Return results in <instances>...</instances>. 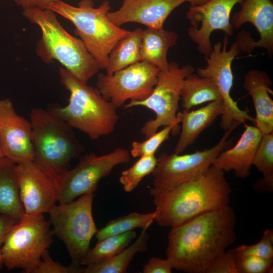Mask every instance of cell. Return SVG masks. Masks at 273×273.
I'll list each match as a JSON object with an SVG mask.
<instances>
[{
    "label": "cell",
    "instance_id": "28",
    "mask_svg": "<svg viewBox=\"0 0 273 273\" xmlns=\"http://www.w3.org/2000/svg\"><path fill=\"white\" fill-rule=\"evenodd\" d=\"M156 215L155 210L148 213L133 212L112 220L103 228L97 230L96 238L100 240L106 237L134 231L137 228L143 229L147 225L153 223Z\"/></svg>",
    "mask_w": 273,
    "mask_h": 273
},
{
    "label": "cell",
    "instance_id": "18",
    "mask_svg": "<svg viewBox=\"0 0 273 273\" xmlns=\"http://www.w3.org/2000/svg\"><path fill=\"white\" fill-rule=\"evenodd\" d=\"M186 0H123L117 10L109 12L108 17L120 27L128 23H137L147 28H162L171 12Z\"/></svg>",
    "mask_w": 273,
    "mask_h": 273
},
{
    "label": "cell",
    "instance_id": "32",
    "mask_svg": "<svg viewBox=\"0 0 273 273\" xmlns=\"http://www.w3.org/2000/svg\"><path fill=\"white\" fill-rule=\"evenodd\" d=\"M237 257L255 256L273 259V231L265 230L261 240L251 245H242L234 248Z\"/></svg>",
    "mask_w": 273,
    "mask_h": 273
},
{
    "label": "cell",
    "instance_id": "33",
    "mask_svg": "<svg viewBox=\"0 0 273 273\" xmlns=\"http://www.w3.org/2000/svg\"><path fill=\"white\" fill-rule=\"evenodd\" d=\"M236 257L239 273H266L272 271L273 259L255 256Z\"/></svg>",
    "mask_w": 273,
    "mask_h": 273
},
{
    "label": "cell",
    "instance_id": "24",
    "mask_svg": "<svg viewBox=\"0 0 273 273\" xmlns=\"http://www.w3.org/2000/svg\"><path fill=\"white\" fill-rule=\"evenodd\" d=\"M184 109L215 101H222L221 95L216 85L209 78L194 73L184 80L180 94Z\"/></svg>",
    "mask_w": 273,
    "mask_h": 273
},
{
    "label": "cell",
    "instance_id": "23",
    "mask_svg": "<svg viewBox=\"0 0 273 273\" xmlns=\"http://www.w3.org/2000/svg\"><path fill=\"white\" fill-rule=\"evenodd\" d=\"M16 164L6 157L0 160V215L19 220L25 211L20 196Z\"/></svg>",
    "mask_w": 273,
    "mask_h": 273
},
{
    "label": "cell",
    "instance_id": "7",
    "mask_svg": "<svg viewBox=\"0 0 273 273\" xmlns=\"http://www.w3.org/2000/svg\"><path fill=\"white\" fill-rule=\"evenodd\" d=\"M50 225L43 214L25 213L4 238L1 251L4 266L9 270L20 268L33 273L53 241Z\"/></svg>",
    "mask_w": 273,
    "mask_h": 273
},
{
    "label": "cell",
    "instance_id": "19",
    "mask_svg": "<svg viewBox=\"0 0 273 273\" xmlns=\"http://www.w3.org/2000/svg\"><path fill=\"white\" fill-rule=\"evenodd\" d=\"M262 135L255 126L245 124L244 130L236 144L222 151L213 165L223 172L234 171L239 178L247 177Z\"/></svg>",
    "mask_w": 273,
    "mask_h": 273
},
{
    "label": "cell",
    "instance_id": "13",
    "mask_svg": "<svg viewBox=\"0 0 273 273\" xmlns=\"http://www.w3.org/2000/svg\"><path fill=\"white\" fill-rule=\"evenodd\" d=\"M159 69L139 61L111 74H98L96 87L103 97L117 109L128 100L142 101L152 92Z\"/></svg>",
    "mask_w": 273,
    "mask_h": 273
},
{
    "label": "cell",
    "instance_id": "12",
    "mask_svg": "<svg viewBox=\"0 0 273 273\" xmlns=\"http://www.w3.org/2000/svg\"><path fill=\"white\" fill-rule=\"evenodd\" d=\"M130 156L129 151L122 147L103 155L90 153L82 156L75 167L59 180L58 201L68 203L85 194L93 193L102 178L116 166L129 162Z\"/></svg>",
    "mask_w": 273,
    "mask_h": 273
},
{
    "label": "cell",
    "instance_id": "31",
    "mask_svg": "<svg viewBox=\"0 0 273 273\" xmlns=\"http://www.w3.org/2000/svg\"><path fill=\"white\" fill-rule=\"evenodd\" d=\"M176 117L175 121L164 126L161 130L146 138L145 141H133L129 151L130 156L136 158L144 155H155L160 146L168 139L170 133L175 135L179 132L180 120L177 116Z\"/></svg>",
    "mask_w": 273,
    "mask_h": 273
},
{
    "label": "cell",
    "instance_id": "38",
    "mask_svg": "<svg viewBox=\"0 0 273 273\" xmlns=\"http://www.w3.org/2000/svg\"><path fill=\"white\" fill-rule=\"evenodd\" d=\"M54 0H14L16 4L23 9L30 8L44 9Z\"/></svg>",
    "mask_w": 273,
    "mask_h": 273
},
{
    "label": "cell",
    "instance_id": "4",
    "mask_svg": "<svg viewBox=\"0 0 273 273\" xmlns=\"http://www.w3.org/2000/svg\"><path fill=\"white\" fill-rule=\"evenodd\" d=\"M22 14L40 29L41 37L37 45L36 53L42 61L47 63L57 61L85 83L99 72L98 63L82 41L64 29L54 11L34 7L23 9Z\"/></svg>",
    "mask_w": 273,
    "mask_h": 273
},
{
    "label": "cell",
    "instance_id": "29",
    "mask_svg": "<svg viewBox=\"0 0 273 273\" xmlns=\"http://www.w3.org/2000/svg\"><path fill=\"white\" fill-rule=\"evenodd\" d=\"M263 178L259 182L262 190H273V132L262 135L253 162Z\"/></svg>",
    "mask_w": 273,
    "mask_h": 273
},
{
    "label": "cell",
    "instance_id": "15",
    "mask_svg": "<svg viewBox=\"0 0 273 273\" xmlns=\"http://www.w3.org/2000/svg\"><path fill=\"white\" fill-rule=\"evenodd\" d=\"M15 171L25 213H48L58 201V181L32 161L16 164Z\"/></svg>",
    "mask_w": 273,
    "mask_h": 273
},
{
    "label": "cell",
    "instance_id": "2",
    "mask_svg": "<svg viewBox=\"0 0 273 273\" xmlns=\"http://www.w3.org/2000/svg\"><path fill=\"white\" fill-rule=\"evenodd\" d=\"M232 189L224 172L212 165L201 177L161 192H150L161 226L174 227L202 213L230 205Z\"/></svg>",
    "mask_w": 273,
    "mask_h": 273
},
{
    "label": "cell",
    "instance_id": "25",
    "mask_svg": "<svg viewBox=\"0 0 273 273\" xmlns=\"http://www.w3.org/2000/svg\"><path fill=\"white\" fill-rule=\"evenodd\" d=\"M144 29L138 28L120 39L111 50L105 69L106 73L115 72L141 61L140 50Z\"/></svg>",
    "mask_w": 273,
    "mask_h": 273
},
{
    "label": "cell",
    "instance_id": "11",
    "mask_svg": "<svg viewBox=\"0 0 273 273\" xmlns=\"http://www.w3.org/2000/svg\"><path fill=\"white\" fill-rule=\"evenodd\" d=\"M228 42V36L225 34L223 42H217L205 56L206 65L199 68L196 71L199 76L211 79L221 95L223 110L220 124L224 130H228L235 122L244 123L249 121L255 123V119L249 114L248 109H241L231 95L234 83L232 65L241 51L235 41L227 49Z\"/></svg>",
    "mask_w": 273,
    "mask_h": 273
},
{
    "label": "cell",
    "instance_id": "9",
    "mask_svg": "<svg viewBox=\"0 0 273 273\" xmlns=\"http://www.w3.org/2000/svg\"><path fill=\"white\" fill-rule=\"evenodd\" d=\"M240 124L238 121L234 122L225 130L219 141L209 149L186 154H161L151 174L153 187L150 193L164 191L201 177L213 165L218 155L232 146L234 138H229V136Z\"/></svg>",
    "mask_w": 273,
    "mask_h": 273
},
{
    "label": "cell",
    "instance_id": "30",
    "mask_svg": "<svg viewBox=\"0 0 273 273\" xmlns=\"http://www.w3.org/2000/svg\"><path fill=\"white\" fill-rule=\"evenodd\" d=\"M158 159L155 155H144L130 167L123 170L119 177V182L126 192L133 191L146 176L154 171Z\"/></svg>",
    "mask_w": 273,
    "mask_h": 273
},
{
    "label": "cell",
    "instance_id": "36",
    "mask_svg": "<svg viewBox=\"0 0 273 273\" xmlns=\"http://www.w3.org/2000/svg\"><path fill=\"white\" fill-rule=\"evenodd\" d=\"M173 268L171 262L166 258L152 257L145 265L144 273H171Z\"/></svg>",
    "mask_w": 273,
    "mask_h": 273
},
{
    "label": "cell",
    "instance_id": "40",
    "mask_svg": "<svg viewBox=\"0 0 273 273\" xmlns=\"http://www.w3.org/2000/svg\"><path fill=\"white\" fill-rule=\"evenodd\" d=\"M4 157L0 142V160Z\"/></svg>",
    "mask_w": 273,
    "mask_h": 273
},
{
    "label": "cell",
    "instance_id": "34",
    "mask_svg": "<svg viewBox=\"0 0 273 273\" xmlns=\"http://www.w3.org/2000/svg\"><path fill=\"white\" fill-rule=\"evenodd\" d=\"M83 269L81 265L71 263L66 266L55 261L47 249L42 254L41 261L33 273H82Z\"/></svg>",
    "mask_w": 273,
    "mask_h": 273
},
{
    "label": "cell",
    "instance_id": "37",
    "mask_svg": "<svg viewBox=\"0 0 273 273\" xmlns=\"http://www.w3.org/2000/svg\"><path fill=\"white\" fill-rule=\"evenodd\" d=\"M18 221L9 216L0 215V271L4 266L1 251L4 238L10 228Z\"/></svg>",
    "mask_w": 273,
    "mask_h": 273
},
{
    "label": "cell",
    "instance_id": "5",
    "mask_svg": "<svg viewBox=\"0 0 273 273\" xmlns=\"http://www.w3.org/2000/svg\"><path fill=\"white\" fill-rule=\"evenodd\" d=\"M34 162L58 183L72 160L84 151L73 128L47 109L33 108L29 115Z\"/></svg>",
    "mask_w": 273,
    "mask_h": 273
},
{
    "label": "cell",
    "instance_id": "16",
    "mask_svg": "<svg viewBox=\"0 0 273 273\" xmlns=\"http://www.w3.org/2000/svg\"><path fill=\"white\" fill-rule=\"evenodd\" d=\"M240 10L232 17L234 28H240L246 23H251L259 34L257 40L250 33L242 31L235 42L241 52L250 53L256 48H263L271 54L273 52V3L271 0H244Z\"/></svg>",
    "mask_w": 273,
    "mask_h": 273
},
{
    "label": "cell",
    "instance_id": "20",
    "mask_svg": "<svg viewBox=\"0 0 273 273\" xmlns=\"http://www.w3.org/2000/svg\"><path fill=\"white\" fill-rule=\"evenodd\" d=\"M272 81L264 71L252 69L244 77L243 86L252 98L255 110V126L262 135L273 132Z\"/></svg>",
    "mask_w": 273,
    "mask_h": 273
},
{
    "label": "cell",
    "instance_id": "6",
    "mask_svg": "<svg viewBox=\"0 0 273 273\" xmlns=\"http://www.w3.org/2000/svg\"><path fill=\"white\" fill-rule=\"evenodd\" d=\"M45 8L52 10L74 25V33L80 38L100 69H105L109 55L115 44L131 31L110 21L108 13L111 8L107 1L95 8L92 0H81L78 6L62 0H54Z\"/></svg>",
    "mask_w": 273,
    "mask_h": 273
},
{
    "label": "cell",
    "instance_id": "41",
    "mask_svg": "<svg viewBox=\"0 0 273 273\" xmlns=\"http://www.w3.org/2000/svg\"><path fill=\"white\" fill-rule=\"evenodd\" d=\"M272 1V0H271Z\"/></svg>",
    "mask_w": 273,
    "mask_h": 273
},
{
    "label": "cell",
    "instance_id": "26",
    "mask_svg": "<svg viewBox=\"0 0 273 273\" xmlns=\"http://www.w3.org/2000/svg\"><path fill=\"white\" fill-rule=\"evenodd\" d=\"M151 225L142 229L137 239L110 259L86 266L82 273H124L137 253L145 252L148 248L149 235L147 230Z\"/></svg>",
    "mask_w": 273,
    "mask_h": 273
},
{
    "label": "cell",
    "instance_id": "39",
    "mask_svg": "<svg viewBox=\"0 0 273 273\" xmlns=\"http://www.w3.org/2000/svg\"><path fill=\"white\" fill-rule=\"evenodd\" d=\"M210 0H186V2H188L190 6H199L204 4Z\"/></svg>",
    "mask_w": 273,
    "mask_h": 273
},
{
    "label": "cell",
    "instance_id": "35",
    "mask_svg": "<svg viewBox=\"0 0 273 273\" xmlns=\"http://www.w3.org/2000/svg\"><path fill=\"white\" fill-rule=\"evenodd\" d=\"M208 273H239L234 249L225 250L214 260Z\"/></svg>",
    "mask_w": 273,
    "mask_h": 273
},
{
    "label": "cell",
    "instance_id": "14",
    "mask_svg": "<svg viewBox=\"0 0 273 273\" xmlns=\"http://www.w3.org/2000/svg\"><path fill=\"white\" fill-rule=\"evenodd\" d=\"M244 0H210L199 6H191L187 12L190 22L188 34L202 54L207 56L212 50V33L221 30L228 36L233 34L231 14L234 7Z\"/></svg>",
    "mask_w": 273,
    "mask_h": 273
},
{
    "label": "cell",
    "instance_id": "1",
    "mask_svg": "<svg viewBox=\"0 0 273 273\" xmlns=\"http://www.w3.org/2000/svg\"><path fill=\"white\" fill-rule=\"evenodd\" d=\"M236 215L229 205L171 228L166 249L173 268L208 273L215 259L236 239Z\"/></svg>",
    "mask_w": 273,
    "mask_h": 273
},
{
    "label": "cell",
    "instance_id": "3",
    "mask_svg": "<svg viewBox=\"0 0 273 273\" xmlns=\"http://www.w3.org/2000/svg\"><path fill=\"white\" fill-rule=\"evenodd\" d=\"M59 73L61 83L70 93L68 103L47 109L92 140L112 133L119 119L117 108L97 87L80 81L63 67Z\"/></svg>",
    "mask_w": 273,
    "mask_h": 273
},
{
    "label": "cell",
    "instance_id": "21",
    "mask_svg": "<svg viewBox=\"0 0 273 273\" xmlns=\"http://www.w3.org/2000/svg\"><path fill=\"white\" fill-rule=\"evenodd\" d=\"M223 110L222 101H215L195 110L184 109L178 112L181 128L174 153L181 154L192 145L201 132L220 116Z\"/></svg>",
    "mask_w": 273,
    "mask_h": 273
},
{
    "label": "cell",
    "instance_id": "22",
    "mask_svg": "<svg viewBox=\"0 0 273 273\" xmlns=\"http://www.w3.org/2000/svg\"><path fill=\"white\" fill-rule=\"evenodd\" d=\"M178 39L177 34L162 28H147L142 34L140 60L156 67L159 70L166 69L169 49L174 47Z\"/></svg>",
    "mask_w": 273,
    "mask_h": 273
},
{
    "label": "cell",
    "instance_id": "10",
    "mask_svg": "<svg viewBox=\"0 0 273 273\" xmlns=\"http://www.w3.org/2000/svg\"><path fill=\"white\" fill-rule=\"evenodd\" d=\"M194 72L191 65L180 67L175 61L169 62L166 69L159 70L157 82L148 97L129 101L123 106L124 109L143 107L154 112L155 118L146 121L141 128V133L145 138L176 120L184 80Z\"/></svg>",
    "mask_w": 273,
    "mask_h": 273
},
{
    "label": "cell",
    "instance_id": "27",
    "mask_svg": "<svg viewBox=\"0 0 273 273\" xmlns=\"http://www.w3.org/2000/svg\"><path fill=\"white\" fill-rule=\"evenodd\" d=\"M135 231L112 236L98 240L84 256L81 265H89L108 260L128 246L136 237Z\"/></svg>",
    "mask_w": 273,
    "mask_h": 273
},
{
    "label": "cell",
    "instance_id": "8",
    "mask_svg": "<svg viewBox=\"0 0 273 273\" xmlns=\"http://www.w3.org/2000/svg\"><path fill=\"white\" fill-rule=\"evenodd\" d=\"M94 194H85L76 200L55 205L48 213L54 235L65 244L72 263L81 265L98 230L93 215Z\"/></svg>",
    "mask_w": 273,
    "mask_h": 273
},
{
    "label": "cell",
    "instance_id": "17",
    "mask_svg": "<svg viewBox=\"0 0 273 273\" xmlns=\"http://www.w3.org/2000/svg\"><path fill=\"white\" fill-rule=\"evenodd\" d=\"M0 142L4 157L16 164L33 161L30 122L17 113L8 98L0 100Z\"/></svg>",
    "mask_w": 273,
    "mask_h": 273
}]
</instances>
